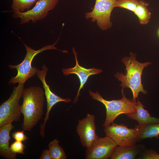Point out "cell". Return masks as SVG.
Instances as JSON below:
<instances>
[{
    "label": "cell",
    "mask_w": 159,
    "mask_h": 159,
    "mask_svg": "<svg viewBox=\"0 0 159 159\" xmlns=\"http://www.w3.org/2000/svg\"><path fill=\"white\" fill-rule=\"evenodd\" d=\"M45 93L42 88L31 86L24 89L21 112L24 116L21 128L30 131L39 122L44 113Z\"/></svg>",
    "instance_id": "1"
},
{
    "label": "cell",
    "mask_w": 159,
    "mask_h": 159,
    "mask_svg": "<svg viewBox=\"0 0 159 159\" xmlns=\"http://www.w3.org/2000/svg\"><path fill=\"white\" fill-rule=\"evenodd\" d=\"M130 57L126 56L122 59L126 68L125 74L117 72L114 76L121 82L120 86L122 88L130 89L133 95L132 100L136 102L139 92L144 94L148 93L142 83L141 76L144 69L151 63L148 62H140L136 59V54L130 52Z\"/></svg>",
    "instance_id": "2"
},
{
    "label": "cell",
    "mask_w": 159,
    "mask_h": 159,
    "mask_svg": "<svg viewBox=\"0 0 159 159\" xmlns=\"http://www.w3.org/2000/svg\"><path fill=\"white\" fill-rule=\"evenodd\" d=\"M121 93L122 97L121 99L107 100L103 98L98 91L95 92L89 90V94L92 98L102 103L105 107L106 117L103 127H105L110 125L121 114H126L136 112L137 102L127 98L125 95L123 88L122 89Z\"/></svg>",
    "instance_id": "3"
},
{
    "label": "cell",
    "mask_w": 159,
    "mask_h": 159,
    "mask_svg": "<svg viewBox=\"0 0 159 159\" xmlns=\"http://www.w3.org/2000/svg\"><path fill=\"white\" fill-rule=\"evenodd\" d=\"M59 39V38L53 44L45 46L37 50H35L24 43L26 50V54L23 60L18 64L9 65L10 68L16 69L17 72L15 77L10 79L9 85L13 84L14 85L16 83L24 84L29 79L37 75L38 69L36 67L32 66V62L34 57L39 53L50 49L59 50L63 52L66 53L67 50L58 49L55 47Z\"/></svg>",
    "instance_id": "4"
},
{
    "label": "cell",
    "mask_w": 159,
    "mask_h": 159,
    "mask_svg": "<svg viewBox=\"0 0 159 159\" xmlns=\"http://www.w3.org/2000/svg\"><path fill=\"white\" fill-rule=\"evenodd\" d=\"M24 84H19L15 86L9 98L0 106V127L10 122L18 121L21 112L19 100L22 97Z\"/></svg>",
    "instance_id": "5"
},
{
    "label": "cell",
    "mask_w": 159,
    "mask_h": 159,
    "mask_svg": "<svg viewBox=\"0 0 159 159\" xmlns=\"http://www.w3.org/2000/svg\"><path fill=\"white\" fill-rule=\"evenodd\" d=\"M117 0H95L92 10L85 13L86 19H91L93 22H96L99 28L102 30L112 27L111 21L112 12L115 8Z\"/></svg>",
    "instance_id": "6"
},
{
    "label": "cell",
    "mask_w": 159,
    "mask_h": 159,
    "mask_svg": "<svg viewBox=\"0 0 159 159\" xmlns=\"http://www.w3.org/2000/svg\"><path fill=\"white\" fill-rule=\"evenodd\" d=\"M59 0H39L32 9L24 12L15 11L12 14L14 19L20 18V24L32 21L35 23L42 20L47 16L48 11L53 9Z\"/></svg>",
    "instance_id": "7"
},
{
    "label": "cell",
    "mask_w": 159,
    "mask_h": 159,
    "mask_svg": "<svg viewBox=\"0 0 159 159\" xmlns=\"http://www.w3.org/2000/svg\"><path fill=\"white\" fill-rule=\"evenodd\" d=\"M104 131L107 136L112 140L118 146H130L138 142L134 129L126 125L113 122L105 127Z\"/></svg>",
    "instance_id": "8"
},
{
    "label": "cell",
    "mask_w": 159,
    "mask_h": 159,
    "mask_svg": "<svg viewBox=\"0 0 159 159\" xmlns=\"http://www.w3.org/2000/svg\"><path fill=\"white\" fill-rule=\"evenodd\" d=\"M117 145L111 138L106 136L99 137L91 147L87 149L86 159H107L111 157Z\"/></svg>",
    "instance_id": "9"
},
{
    "label": "cell",
    "mask_w": 159,
    "mask_h": 159,
    "mask_svg": "<svg viewBox=\"0 0 159 159\" xmlns=\"http://www.w3.org/2000/svg\"><path fill=\"white\" fill-rule=\"evenodd\" d=\"M48 70L46 66L43 64L42 67V70L38 69L37 76L40 79L42 83L43 87L47 101V110L43 124L40 126V134L42 136L44 135V128L46 122L49 119V114L52 107L57 103L61 102L68 103L71 101L69 98H63L54 94L51 90L49 86L47 84L45 80L47 72Z\"/></svg>",
    "instance_id": "10"
},
{
    "label": "cell",
    "mask_w": 159,
    "mask_h": 159,
    "mask_svg": "<svg viewBox=\"0 0 159 159\" xmlns=\"http://www.w3.org/2000/svg\"><path fill=\"white\" fill-rule=\"evenodd\" d=\"M94 115L88 113L85 117L79 120L76 127L82 145L90 148L99 137L96 133Z\"/></svg>",
    "instance_id": "11"
},
{
    "label": "cell",
    "mask_w": 159,
    "mask_h": 159,
    "mask_svg": "<svg viewBox=\"0 0 159 159\" xmlns=\"http://www.w3.org/2000/svg\"><path fill=\"white\" fill-rule=\"evenodd\" d=\"M73 53L76 61V65L72 68H63L62 72L65 76L70 74H75L78 77L80 81V85L77 95L73 101L74 103H76L78 100L81 90L87 82L89 77L92 75L97 74L101 73L102 71L99 69L93 68L87 69L81 66L79 64L77 58V54L74 47L72 48Z\"/></svg>",
    "instance_id": "12"
},
{
    "label": "cell",
    "mask_w": 159,
    "mask_h": 159,
    "mask_svg": "<svg viewBox=\"0 0 159 159\" xmlns=\"http://www.w3.org/2000/svg\"><path fill=\"white\" fill-rule=\"evenodd\" d=\"M12 122L0 127V155L6 159H16V154L12 153L10 149L9 141L10 132L15 128Z\"/></svg>",
    "instance_id": "13"
},
{
    "label": "cell",
    "mask_w": 159,
    "mask_h": 159,
    "mask_svg": "<svg viewBox=\"0 0 159 159\" xmlns=\"http://www.w3.org/2000/svg\"><path fill=\"white\" fill-rule=\"evenodd\" d=\"M144 148L141 144L130 146H118L115 150L111 159H135Z\"/></svg>",
    "instance_id": "14"
},
{
    "label": "cell",
    "mask_w": 159,
    "mask_h": 159,
    "mask_svg": "<svg viewBox=\"0 0 159 159\" xmlns=\"http://www.w3.org/2000/svg\"><path fill=\"white\" fill-rule=\"evenodd\" d=\"M136 111L126 114L129 118L136 120L138 124L159 123V118L153 117L148 110L144 108V105L138 99Z\"/></svg>",
    "instance_id": "15"
},
{
    "label": "cell",
    "mask_w": 159,
    "mask_h": 159,
    "mask_svg": "<svg viewBox=\"0 0 159 159\" xmlns=\"http://www.w3.org/2000/svg\"><path fill=\"white\" fill-rule=\"evenodd\" d=\"M138 141L145 139L159 137V123L135 125L133 128Z\"/></svg>",
    "instance_id": "16"
},
{
    "label": "cell",
    "mask_w": 159,
    "mask_h": 159,
    "mask_svg": "<svg viewBox=\"0 0 159 159\" xmlns=\"http://www.w3.org/2000/svg\"><path fill=\"white\" fill-rule=\"evenodd\" d=\"M149 4L143 0H139L138 4L133 12L138 17L140 23L146 25L150 21L151 13L148 8Z\"/></svg>",
    "instance_id": "17"
},
{
    "label": "cell",
    "mask_w": 159,
    "mask_h": 159,
    "mask_svg": "<svg viewBox=\"0 0 159 159\" xmlns=\"http://www.w3.org/2000/svg\"><path fill=\"white\" fill-rule=\"evenodd\" d=\"M59 141L55 138L48 144L52 159H66L67 157L63 148L59 145Z\"/></svg>",
    "instance_id": "18"
},
{
    "label": "cell",
    "mask_w": 159,
    "mask_h": 159,
    "mask_svg": "<svg viewBox=\"0 0 159 159\" xmlns=\"http://www.w3.org/2000/svg\"><path fill=\"white\" fill-rule=\"evenodd\" d=\"M12 11L24 12L31 8L39 0H11Z\"/></svg>",
    "instance_id": "19"
},
{
    "label": "cell",
    "mask_w": 159,
    "mask_h": 159,
    "mask_svg": "<svg viewBox=\"0 0 159 159\" xmlns=\"http://www.w3.org/2000/svg\"><path fill=\"white\" fill-rule=\"evenodd\" d=\"M138 1V0H117L115 7L124 8L133 12Z\"/></svg>",
    "instance_id": "20"
},
{
    "label": "cell",
    "mask_w": 159,
    "mask_h": 159,
    "mask_svg": "<svg viewBox=\"0 0 159 159\" xmlns=\"http://www.w3.org/2000/svg\"><path fill=\"white\" fill-rule=\"evenodd\" d=\"M139 158L144 159H159V154L153 149L144 148L140 154Z\"/></svg>",
    "instance_id": "21"
},
{
    "label": "cell",
    "mask_w": 159,
    "mask_h": 159,
    "mask_svg": "<svg viewBox=\"0 0 159 159\" xmlns=\"http://www.w3.org/2000/svg\"><path fill=\"white\" fill-rule=\"evenodd\" d=\"M25 146L21 141L15 140L10 146L11 151L15 154L19 153L24 154V151Z\"/></svg>",
    "instance_id": "22"
},
{
    "label": "cell",
    "mask_w": 159,
    "mask_h": 159,
    "mask_svg": "<svg viewBox=\"0 0 159 159\" xmlns=\"http://www.w3.org/2000/svg\"><path fill=\"white\" fill-rule=\"evenodd\" d=\"M24 130L15 131L12 134V137L15 140L19 141H25L28 140L29 138L25 135Z\"/></svg>",
    "instance_id": "23"
},
{
    "label": "cell",
    "mask_w": 159,
    "mask_h": 159,
    "mask_svg": "<svg viewBox=\"0 0 159 159\" xmlns=\"http://www.w3.org/2000/svg\"><path fill=\"white\" fill-rule=\"evenodd\" d=\"M39 159H52L49 151L48 149L44 150Z\"/></svg>",
    "instance_id": "24"
},
{
    "label": "cell",
    "mask_w": 159,
    "mask_h": 159,
    "mask_svg": "<svg viewBox=\"0 0 159 159\" xmlns=\"http://www.w3.org/2000/svg\"><path fill=\"white\" fill-rule=\"evenodd\" d=\"M158 35L159 36V30L158 31Z\"/></svg>",
    "instance_id": "25"
}]
</instances>
